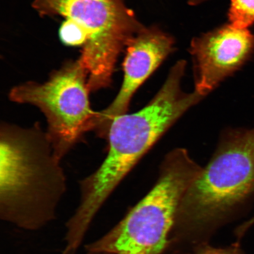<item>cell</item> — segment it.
<instances>
[{"label":"cell","instance_id":"7c38bea8","mask_svg":"<svg viewBox=\"0 0 254 254\" xmlns=\"http://www.w3.org/2000/svg\"><path fill=\"white\" fill-rule=\"evenodd\" d=\"M208 0H189V4L190 5H197L202 4Z\"/></svg>","mask_w":254,"mask_h":254},{"label":"cell","instance_id":"277c9868","mask_svg":"<svg viewBox=\"0 0 254 254\" xmlns=\"http://www.w3.org/2000/svg\"><path fill=\"white\" fill-rule=\"evenodd\" d=\"M32 5L42 17L64 19L60 39L81 48L78 60L90 91L109 86L121 53L145 28L125 0H33Z\"/></svg>","mask_w":254,"mask_h":254},{"label":"cell","instance_id":"7a4b0ae2","mask_svg":"<svg viewBox=\"0 0 254 254\" xmlns=\"http://www.w3.org/2000/svg\"><path fill=\"white\" fill-rule=\"evenodd\" d=\"M0 158L1 220L32 231L55 220L66 180L47 133L2 126Z\"/></svg>","mask_w":254,"mask_h":254},{"label":"cell","instance_id":"9c48e42d","mask_svg":"<svg viewBox=\"0 0 254 254\" xmlns=\"http://www.w3.org/2000/svg\"><path fill=\"white\" fill-rule=\"evenodd\" d=\"M228 17L232 26L249 28L254 23V0H231Z\"/></svg>","mask_w":254,"mask_h":254},{"label":"cell","instance_id":"8fae6325","mask_svg":"<svg viewBox=\"0 0 254 254\" xmlns=\"http://www.w3.org/2000/svg\"><path fill=\"white\" fill-rule=\"evenodd\" d=\"M254 225V216L252 218L250 219V220L246 222H244V224L241 225V226L238 228V230H237V234L239 235L240 236L242 237L244 234L246 233V232L250 229L251 227Z\"/></svg>","mask_w":254,"mask_h":254},{"label":"cell","instance_id":"3957f363","mask_svg":"<svg viewBox=\"0 0 254 254\" xmlns=\"http://www.w3.org/2000/svg\"><path fill=\"white\" fill-rule=\"evenodd\" d=\"M254 196V127L231 129L184 194L176 229L205 242Z\"/></svg>","mask_w":254,"mask_h":254},{"label":"cell","instance_id":"5b68a950","mask_svg":"<svg viewBox=\"0 0 254 254\" xmlns=\"http://www.w3.org/2000/svg\"><path fill=\"white\" fill-rule=\"evenodd\" d=\"M201 169L186 149L170 152L147 194L112 230L85 245V251L165 254L183 196Z\"/></svg>","mask_w":254,"mask_h":254},{"label":"cell","instance_id":"6da1fadb","mask_svg":"<svg viewBox=\"0 0 254 254\" xmlns=\"http://www.w3.org/2000/svg\"><path fill=\"white\" fill-rule=\"evenodd\" d=\"M186 62H177L156 95L142 109L116 117L110 127L109 150L103 163L79 183L80 201L67 221L74 233L87 234L111 193L168 129L204 97L182 90Z\"/></svg>","mask_w":254,"mask_h":254},{"label":"cell","instance_id":"4fadbf2b","mask_svg":"<svg viewBox=\"0 0 254 254\" xmlns=\"http://www.w3.org/2000/svg\"><path fill=\"white\" fill-rule=\"evenodd\" d=\"M86 254H114L112 253L101 252H86Z\"/></svg>","mask_w":254,"mask_h":254},{"label":"cell","instance_id":"52a82bcc","mask_svg":"<svg viewBox=\"0 0 254 254\" xmlns=\"http://www.w3.org/2000/svg\"><path fill=\"white\" fill-rule=\"evenodd\" d=\"M254 49L248 28L228 24L194 38L190 52L193 62L194 91L202 97L240 69Z\"/></svg>","mask_w":254,"mask_h":254},{"label":"cell","instance_id":"8992f818","mask_svg":"<svg viewBox=\"0 0 254 254\" xmlns=\"http://www.w3.org/2000/svg\"><path fill=\"white\" fill-rule=\"evenodd\" d=\"M88 74L78 59L53 72L43 84L28 82L9 93L14 102L36 106L45 115L47 134L60 160L85 132L96 127L99 113L92 110Z\"/></svg>","mask_w":254,"mask_h":254},{"label":"cell","instance_id":"30bf717a","mask_svg":"<svg viewBox=\"0 0 254 254\" xmlns=\"http://www.w3.org/2000/svg\"><path fill=\"white\" fill-rule=\"evenodd\" d=\"M193 254H244L239 245L225 248H215L208 243L203 244L193 250Z\"/></svg>","mask_w":254,"mask_h":254},{"label":"cell","instance_id":"ba28073f","mask_svg":"<svg viewBox=\"0 0 254 254\" xmlns=\"http://www.w3.org/2000/svg\"><path fill=\"white\" fill-rule=\"evenodd\" d=\"M174 44L172 36L157 27H145L132 39L126 50L122 87L110 106L99 113L98 134L107 135L113 121L127 113L133 95L173 52Z\"/></svg>","mask_w":254,"mask_h":254}]
</instances>
